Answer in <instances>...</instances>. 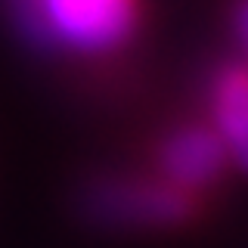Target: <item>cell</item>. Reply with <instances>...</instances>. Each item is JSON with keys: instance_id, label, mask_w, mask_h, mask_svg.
<instances>
[{"instance_id": "cell-1", "label": "cell", "mask_w": 248, "mask_h": 248, "mask_svg": "<svg viewBox=\"0 0 248 248\" xmlns=\"http://www.w3.org/2000/svg\"><path fill=\"white\" fill-rule=\"evenodd\" d=\"M31 41L78 59L124 53L140 37L149 0H6Z\"/></svg>"}, {"instance_id": "cell-2", "label": "cell", "mask_w": 248, "mask_h": 248, "mask_svg": "<svg viewBox=\"0 0 248 248\" xmlns=\"http://www.w3.org/2000/svg\"><path fill=\"white\" fill-rule=\"evenodd\" d=\"M90 217L108 227H127V230H165L177 223L192 220L205 196L186 192L180 186L168 183L165 177L152 174L146 165L137 170L103 177L84 199Z\"/></svg>"}, {"instance_id": "cell-3", "label": "cell", "mask_w": 248, "mask_h": 248, "mask_svg": "<svg viewBox=\"0 0 248 248\" xmlns=\"http://www.w3.org/2000/svg\"><path fill=\"white\" fill-rule=\"evenodd\" d=\"M143 165L168 183L205 199H211L217 186L232 177L230 155L202 112L168 124L149 143Z\"/></svg>"}, {"instance_id": "cell-4", "label": "cell", "mask_w": 248, "mask_h": 248, "mask_svg": "<svg viewBox=\"0 0 248 248\" xmlns=\"http://www.w3.org/2000/svg\"><path fill=\"white\" fill-rule=\"evenodd\" d=\"M230 155L232 174L248 177V62L227 56L211 72L199 108Z\"/></svg>"}, {"instance_id": "cell-5", "label": "cell", "mask_w": 248, "mask_h": 248, "mask_svg": "<svg viewBox=\"0 0 248 248\" xmlns=\"http://www.w3.org/2000/svg\"><path fill=\"white\" fill-rule=\"evenodd\" d=\"M227 34H230V56L248 62V0H227Z\"/></svg>"}]
</instances>
